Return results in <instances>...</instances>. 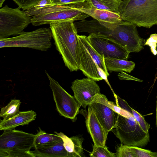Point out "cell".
I'll return each instance as SVG.
<instances>
[{"instance_id":"cell-14","label":"cell","mask_w":157,"mask_h":157,"mask_svg":"<svg viewBox=\"0 0 157 157\" xmlns=\"http://www.w3.org/2000/svg\"><path fill=\"white\" fill-rule=\"evenodd\" d=\"M79 9L112 31L116 25L123 20L119 13L92 8L89 6L86 2Z\"/></svg>"},{"instance_id":"cell-8","label":"cell","mask_w":157,"mask_h":157,"mask_svg":"<svg viewBox=\"0 0 157 157\" xmlns=\"http://www.w3.org/2000/svg\"><path fill=\"white\" fill-rule=\"evenodd\" d=\"M136 27L132 23L122 20L115 25L108 37L125 48L129 53L139 52L144 49V40L139 36Z\"/></svg>"},{"instance_id":"cell-18","label":"cell","mask_w":157,"mask_h":157,"mask_svg":"<svg viewBox=\"0 0 157 157\" xmlns=\"http://www.w3.org/2000/svg\"><path fill=\"white\" fill-rule=\"evenodd\" d=\"M36 115V113L32 110L20 112L18 114L8 120H1L0 130L13 129L19 126L28 124L35 119Z\"/></svg>"},{"instance_id":"cell-29","label":"cell","mask_w":157,"mask_h":157,"mask_svg":"<svg viewBox=\"0 0 157 157\" xmlns=\"http://www.w3.org/2000/svg\"><path fill=\"white\" fill-rule=\"evenodd\" d=\"M144 45H147L150 47L151 52L155 56L157 54V51L156 50L157 46V34H151Z\"/></svg>"},{"instance_id":"cell-6","label":"cell","mask_w":157,"mask_h":157,"mask_svg":"<svg viewBox=\"0 0 157 157\" xmlns=\"http://www.w3.org/2000/svg\"><path fill=\"white\" fill-rule=\"evenodd\" d=\"M53 38L50 29L39 28L33 31L23 32L14 37L0 39V48H27L41 51H47L52 46Z\"/></svg>"},{"instance_id":"cell-10","label":"cell","mask_w":157,"mask_h":157,"mask_svg":"<svg viewBox=\"0 0 157 157\" xmlns=\"http://www.w3.org/2000/svg\"><path fill=\"white\" fill-rule=\"evenodd\" d=\"M45 72L49 81L57 110L60 115L75 121L81 105L74 96L68 93L47 71Z\"/></svg>"},{"instance_id":"cell-12","label":"cell","mask_w":157,"mask_h":157,"mask_svg":"<svg viewBox=\"0 0 157 157\" xmlns=\"http://www.w3.org/2000/svg\"><path fill=\"white\" fill-rule=\"evenodd\" d=\"M71 88L74 97L85 109L93 101L97 94H100V87L95 81L88 77L75 80L72 82Z\"/></svg>"},{"instance_id":"cell-26","label":"cell","mask_w":157,"mask_h":157,"mask_svg":"<svg viewBox=\"0 0 157 157\" xmlns=\"http://www.w3.org/2000/svg\"><path fill=\"white\" fill-rule=\"evenodd\" d=\"M91 157H116L115 153L109 151L105 145L98 146L94 145L92 153L89 155Z\"/></svg>"},{"instance_id":"cell-23","label":"cell","mask_w":157,"mask_h":157,"mask_svg":"<svg viewBox=\"0 0 157 157\" xmlns=\"http://www.w3.org/2000/svg\"><path fill=\"white\" fill-rule=\"evenodd\" d=\"M21 103L19 100H11L7 105L1 108L0 117L6 120L17 115L20 112L19 108Z\"/></svg>"},{"instance_id":"cell-34","label":"cell","mask_w":157,"mask_h":157,"mask_svg":"<svg viewBox=\"0 0 157 157\" xmlns=\"http://www.w3.org/2000/svg\"><path fill=\"white\" fill-rule=\"evenodd\" d=\"M156 125L157 128V96L156 100Z\"/></svg>"},{"instance_id":"cell-35","label":"cell","mask_w":157,"mask_h":157,"mask_svg":"<svg viewBox=\"0 0 157 157\" xmlns=\"http://www.w3.org/2000/svg\"><path fill=\"white\" fill-rule=\"evenodd\" d=\"M5 0H0V7H1L2 6Z\"/></svg>"},{"instance_id":"cell-11","label":"cell","mask_w":157,"mask_h":157,"mask_svg":"<svg viewBox=\"0 0 157 157\" xmlns=\"http://www.w3.org/2000/svg\"><path fill=\"white\" fill-rule=\"evenodd\" d=\"M88 37L93 48L105 59H127L130 53L125 48L111 38L103 35L94 34H90Z\"/></svg>"},{"instance_id":"cell-17","label":"cell","mask_w":157,"mask_h":157,"mask_svg":"<svg viewBox=\"0 0 157 157\" xmlns=\"http://www.w3.org/2000/svg\"><path fill=\"white\" fill-rule=\"evenodd\" d=\"M54 132L63 139V146L68 153V157L84 156L82 143L84 139L78 136L69 138L62 132Z\"/></svg>"},{"instance_id":"cell-24","label":"cell","mask_w":157,"mask_h":157,"mask_svg":"<svg viewBox=\"0 0 157 157\" xmlns=\"http://www.w3.org/2000/svg\"><path fill=\"white\" fill-rule=\"evenodd\" d=\"M93 101H98L105 104L117 113L123 116L128 117L132 115L129 113L122 109L114 102L108 101L105 95L101 93L97 94Z\"/></svg>"},{"instance_id":"cell-1","label":"cell","mask_w":157,"mask_h":157,"mask_svg":"<svg viewBox=\"0 0 157 157\" xmlns=\"http://www.w3.org/2000/svg\"><path fill=\"white\" fill-rule=\"evenodd\" d=\"M74 21L49 24L56 49L71 71L79 69L78 32Z\"/></svg>"},{"instance_id":"cell-5","label":"cell","mask_w":157,"mask_h":157,"mask_svg":"<svg viewBox=\"0 0 157 157\" xmlns=\"http://www.w3.org/2000/svg\"><path fill=\"white\" fill-rule=\"evenodd\" d=\"M112 131L124 145L142 148L150 141L149 132L143 130L133 115L126 117L118 114L116 124Z\"/></svg>"},{"instance_id":"cell-2","label":"cell","mask_w":157,"mask_h":157,"mask_svg":"<svg viewBox=\"0 0 157 157\" xmlns=\"http://www.w3.org/2000/svg\"><path fill=\"white\" fill-rule=\"evenodd\" d=\"M119 13L123 21L150 28L157 25V0H123Z\"/></svg>"},{"instance_id":"cell-15","label":"cell","mask_w":157,"mask_h":157,"mask_svg":"<svg viewBox=\"0 0 157 157\" xmlns=\"http://www.w3.org/2000/svg\"><path fill=\"white\" fill-rule=\"evenodd\" d=\"M88 106L92 109L108 134L116 124L118 113L105 104L98 101H93Z\"/></svg>"},{"instance_id":"cell-36","label":"cell","mask_w":157,"mask_h":157,"mask_svg":"<svg viewBox=\"0 0 157 157\" xmlns=\"http://www.w3.org/2000/svg\"><path fill=\"white\" fill-rule=\"evenodd\" d=\"M157 78V77H156V78Z\"/></svg>"},{"instance_id":"cell-28","label":"cell","mask_w":157,"mask_h":157,"mask_svg":"<svg viewBox=\"0 0 157 157\" xmlns=\"http://www.w3.org/2000/svg\"><path fill=\"white\" fill-rule=\"evenodd\" d=\"M23 10H29L37 5L41 0H12Z\"/></svg>"},{"instance_id":"cell-13","label":"cell","mask_w":157,"mask_h":157,"mask_svg":"<svg viewBox=\"0 0 157 157\" xmlns=\"http://www.w3.org/2000/svg\"><path fill=\"white\" fill-rule=\"evenodd\" d=\"M88 110L82 109L80 113L85 119L87 131L90 134L94 145L98 146L105 145L108 134L102 126L92 109L88 106Z\"/></svg>"},{"instance_id":"cell-32","label":"cell","mask_w":157,"mask_h":157,"mask_svg":"<svg viewBox=\"0 0 157 157\" xmlns=\"http://www.w3.org/2000/svg\"><path fill=\"white\" fill-rule=\"evenodd\" d=\"M121 73L118 74V75L120 77H122V79H126L127 80H133L140 82L143 81L139 79L132 76L130 75L123 71H121Z\"/></svg>"},{"instance_id":"cell-19","label":"cell","mask_w":157,"mask_h":157,"mask_svg":"<svg viewBox=\"0 0 157 157\" xmlns=\"http://www.w3.org/2000/svg\"><path fill=\"white\" fill-rule=\"evenodd\" d=\"M34 149V151H29L34 157H68L63 140L52 145Z\"/></svg>"},{"instance_id":"cell-33","label":"cell","mask_w":157,"mask_h":157,"mask_svg":"<svg viewBox=\"0 0 157 157\" xmlns=\"http://www.w3.org/2000/svg\"><path fill=\"white\" fill-rule=\"evenodd\" d=\"M50 0H41L37 5L31 8L39 9L50 5Z\"/></svg>"},{"instance_id":"cell-22","label":"cell","mask_w":157,"mask_h":157,"mask_svg":"<svg viewBox=\"0 0 157 157\" xmlns=\"http://www.w3.org/2000/svg\"><path fill=\"white\" fill-rule=\"evenodd\" d=\"M89 6L94 8L119 13L121 0H86ZM120 14V13H119Z\"/></svg>"},{"instance_id":"cell-20","label":"cell","mask_w":157,"mask_h":157,"mask_svg":"<svg viewBox=\"0 0 157 157\" xmlns=\"http://www.w3.org/2000/svg\"><path fill=\"white\" fill-rule=\"evenodd\" d=\"M105 63L108 71L110 72L124 71L130 73L135 66L132 61L115 58H105Z\"/></svg>"},{"instance_id":"cell-16","label":"cell","mask_w":157,"mask_h":157,"mask_svg":"<svg viewBox=\"0 0 157 157\" xmlns=\"http://www.w3.org/2000/svg\"><path fill=\"white\" fill-rule=\"evenodd\" d=\"M78 33L86 32L90 34L103 35L109 36L112 31L101 24L97 20H84L74 23Z\"/></svg>"},{"instance_id":"cell-30","label":"cell","mask_w":157,"mask_h":157,"mask_svg":"<svg viewBox=\"0 0 157 157\" xmlns=\"http://www.w3.org/2000/svg\"><path fill=\"white\" fill-rule=\"evenodd\" d=\"M114 96L117 105L122 109L132 114V108L130 106L127 102L116 95Z\"/></svg>"},{"instance_id":"cell-7","label":"cell","mask_w":157,"mask_h":157,"mask_svg":"<svg viewBox=\"0 0 157 157\" xmlns=\"http://www.w3.org/2000/svg\"><path fill=\"white\" fill-rule=\"evenodd\" d=\"M20 9L6 5L0 9V39L20 34L31 23L32 17Z\"/></svg>"},{"instance_id":"cell-21","label":"cell","mask_w":157,"mask_h":157,"mask_svg":"<svg viewBox=\"0 0 157 157\" xmlns=\"http://www.w3.org/2000/svg\"><path fill=\"white\" fill-rule=\"evenodd\" d=\"M36 134L33 148L46 147L52 145L63 140L57 135L48 134L39 127Z\"/></svg>"},{"instance_id":"cell-25","label":"cell","mask_w":157,"mask_h":157,"mask_svg":"<svg viewBox=\"0 0 157 157\" xmlns=\"http://www.w3.org/2000/svg\"><path fill=\"white\" fill-rule=\"evenodd\" d=\"M128 147L133 157H157V152H152L135 146L128 145Z\"/></svg>"},{"instance_id":"cell-31","label":"cell","mask_w":157,"mask_h":157,"mask_svg":"<svg viewBox=\"0 0 157 157\" xmlns=\"http://www.w3.org/2000/svg\"><path fill=\"white\" fill-rule=\"evenodd\" d=\"M86 0H50V2L52 4L57 5H67L83 3Z\"/></svg>"},{"instance_id":"cell-27","label":"cell","mask_w":157,"mask_h":157,"mask_svg":"<svg viewBox=\"0 0 157 157\" xmlns=\"http://www.w3.org/2000/svg\"><path fill=\"white\" fill-rule=\"evenodd\" d=\"M132 115L137 122L140 127L146 132L148 133L150 125L145 120L144 118L139 113L132 108Z\"/></svg>"},{"instance_id":"cell-9","label":"cell","mask_w":157,"mask_h":157,"mask_svg":"<svg viewBox=\"0 0 157 157\" xmlns=\"http://www.w3.org/2000/svg\"><path fill=\"white\" fill-rule=\"evenodd\" d=\"M83 3L65 5L54 12L35 15L32 17L31 23L34 26L61 22L67 21L83 20L90 16L81 11L79 8L85 4Z\"/></svg>"},{"instance_id":"cell-4","label":"cell","mask_w":157,"mask_h":157,"mask_svg":"<svg viewBox=\"0 0 157 157\" xmlns=\"http://www.w3.org/2000/svg\"><path fill=\"white\" fill-rule=\"evenodd\" d=\"M79 69L86 77L95 81L103 79L98 68L107 76L109 75L105 63L104 58L99 55L91 45L88 36H78Z\"/></svg>"},{"instance_id":"cell-3","label":"cell","mask_w":157,"mask_h":157,"mask_svg":"<svg viewBox=\"0 0 157 157\" xmlns=\"http://www.w3.org/2000/svg\"><path fill=\"white\" fill-rule=\"evenodd\" d=\"M36 134L13 129L4 130L0 136V157H34L33 148Z\"/></svg>"}]
</instances>
